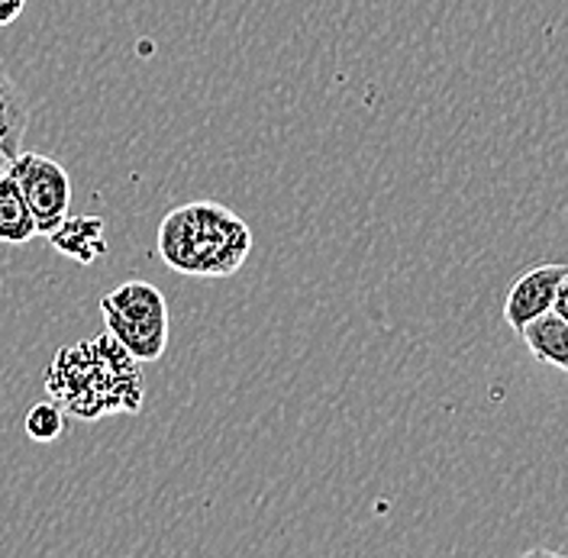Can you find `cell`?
Returning a JSON list of instances; mask_svg holds the SVG:
<instances>
[{
    "mask_svg": "<svg viewBox=\"0 0 568 558\" xmlns=\"http://www.w3.org/2000/svg\"><path fill=\"white\" fill-rule=\"evenodd\" d=\"M106 333L140 362H159L169 349V304L149 281H126L101 297Z\"/></svg>",
    "mask_w": 568,
    "mask_h": 558,
    "instance_id": "cell-3",
    "label": "cell"
},
{
    "mask_svg": "<svg viewBox=\"0 0 568 558\" xmlns=\"http://www.w3.org/2000/svg\"><path fill=\"white\" fill-rule=\"evenodd\" d=\"M155 248L172 272L191 278H230L246 265L252 230L240 213L216 201H191L159 223Z\"/></svg>",
    "mask_w": 568,
    "mask_h": 558,
    "instance_id": "cell-2",
    "label": "cell"
},
{
    "mask_svg": "<svg viewBox=\"0 0 568 558\" xmlns=\"http://www.w3.org/2000/svg\"><path fill=\"white\" fill-rule=\"evenodd\" d=\"M49 245L55 252H62L65 258L78 265H94L101 255H106V230L101 216H65L49 236Z\"/></svg>",
    "mask_w": 568,
    "mask_h": 558,
    "instance_id": "cell-6",
    "label": "cell"
},
{
    "mask_svg": "<svg viewBox=\"0 0 568 558\" xmlns=\"http://www.w3.org/2000/svg\"><path fill=\"white\" fill-rule=\"evenodd\" d=\"M524 346L530 349L536 362L566 372L568 375V319L559 316L556 311H546L542 316H536L532 323H527L520 329Z\"/></svg>",
    "mask_w": 568,
    "mask_h": 558,
    "instance_id": "cell-7",
    "label": "cell"
},
{
    "mask_svg": "<svg viewBox=\"0 0 568 558\" xmlns=\"http://www.w3.org/2000/svg\"><path fill=\"white\" fill-rule=\"evenodd\" d=\"M23 429L33 443H55L65 429V410L49 397V400H39L27 410L23 417Z\"/></svg>",
    "mask_w": 568,
    "mask_h": 558,
    "instance_id": "cell-10",
    "label": "cell"
},
{
    "mask_svg": "<svg viewBox=\"0 0 568 558\" xmlns=\"http://www.w3.org/2000/svg\"><path fill=\"white\" fill-rule=\"evenodd\" d=\"M27 126H30L27 94L20 91V84L10 78V71L0 62V152L7 159H17L23 152Z\"/></svg>",
    "mask_w": 568,
    "mask_h": 558,
    "instance_id": "cell-8",
    "label": "cell"
},
{
    "mask_svg": "<svg viewBox=\"0 0 568 558\" xmlns=\"http://www.w3.org/2000/svg\"><path fill=\"white\" fill-rule=\"evenodd\" d=\"M552 311L568 319V272H566V278H562V284H559V294H556V304H552Z\"/></svg>",
    "mask_w": 568,
    "mask_h": 558,
    "instance_id": "cell-12",
    "label": "cell"
},
{
    "mask_svg": "<svg viewBox=\"0 0 568 558\" xmlns=\"http://www.w3.org/2000/svg\"><path fill=\"white\" fill-rule=\"evenodd\" d=\"M27 10V0H0V30L10 27Z\"/></svg>",
    "mask_w": 568,
    "mask_h": 558,
    "instance_id": "cell-11",
    "label": "cell"
},
{
    "mask_svg": "<svg viewBox=\"0 0 568 558\" xmlns=\"http://www.w3.org/2000/svg\"><path fill=\"white\" fill-rule=\"evenodd\" d=\"M10 172L33 210L39 236H49L71 210V177L65 165L39 152H20L10 162Z\"/></svg>",
    "mask_w": 568,
    "mask_h": 558,
    "instance_id": "cell-4",
    "label": "cell"
},
{
    "mask_svg": "<svg viewBox=\"0 0 568 558\" xmlns=\"http://www.w3.org/2000/svg\"><path fill=\"white\" fill-rule=\"evenodd\" d=\"M10 162H13V159H7V155L0 152V175H7V172H10Z\"/></svg>",
    "mask_w": 568,
    "mask_h": 558,
    "instance_id": "cell-13",
    "label": "cell"
},
{
    "mask_svg": "<svg viewBox=\"0 0 568 558\" xmlns=\"http://www.w3.org/2000/svg\"><path fill=\"white\" fill-rule=\"evenodd\" d=\"M36 236H39V226L17 177L13 172L0 175V243L27 245Z\"/></svg>",
    "mask_w": 568,
    "mask_h": 558,
    "instance_id": "cell-9",
    "label": "cell"
},
{
    "mask_svg": "<svg viewBox=\"0 0 568 558\" xmlns=\"http://www.w3.org/2000/svg\"><path fill=\"white\" fill-rule=\"evenodd\" d=\"M45 390L74 419L140 414L145 400L140 358L110 333L59 352L45 372Z\"/></svg>",
    "mask_w": 568,
    "mask_h": 558,
    "instance_id": "cell-1",
    "label": "cell"
},
{
    "mask_svg": "<svg viewBox=\"0 0 568 558\" xmlns=\"http://www.w3.org/2000/svg\"><path fill=\"white\" fill-rule=\"evenodd\" d=\"M568 265H536L527 268L520 278L510 284L507 297H504V319L507 326L520 336V329L532 323L536 316H542L546 311H552L556 304V294H559V284L566 278Z\"/></svg>",
    "mask_w": 568,
    "mask_h": 558,
    "instance_id": "cell-5",
    "label": "cell"
}]
</instances>
